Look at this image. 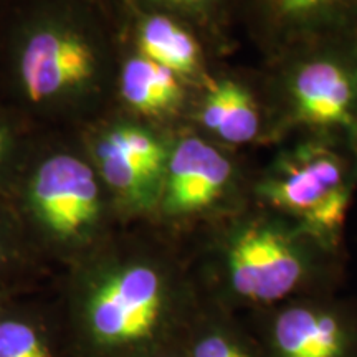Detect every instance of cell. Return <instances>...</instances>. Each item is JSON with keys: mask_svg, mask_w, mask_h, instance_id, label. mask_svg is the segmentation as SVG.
<instances>
[{"mask_svg": "<svg viewBox=\"0 0 357 357\" xmlns=\"http://www.w3.org/2000/svg\"><path fill=\"white\" fill-rule=\"evenodd\" d=\"M181 357H263L250 326L205 294L178 342Z\"/></svg>", "mask_w": 357, "mask_h": 357, "instance_id": "13", "label": "cell"}, {"mask_svg": "<svg viewBox=\"0 0 357 357\" xmlns=\"http://www.w3.org/2000/svg\"><path fill=\"white\" fill-rule=\"evenodd\" d=\"M146 357H181V352H178V346H176V347H171V349L154 352V354L146 356Z\"/></svg>", "mask_w": 357, "mask_h": 357, "instance_id": "17", "label": "cell"}, {"mask_svg": "<svg viewBox=\"0 0 357 357\" xmlns=\"http://www.w3.org/2000/svg\"><path fill=\"white\" fill-rule=\"evenodd\" d=\"M3 261H6V248H3V242L0 238V268H2Z\"/></svg>", "mask_w": 357, "mask_h": 357, "instance_id": "18", "label": "cell"}, {"mask_svg": "<svg viewBox=\"0 0 357 357\" xmlns=\"http://www.w3.org/2000/svg\"><path fill=\"white\" fill-rule=\"evenodd\" d=\"M263 357H357V303L334 293L250 312Z\"/></svg>", "mask_w": 357, "mask_h": 357, "instance_id": "6", "label": "cell"}, {"mask_svg": "<svg viewBox=\"0 0 357 357\" xmlns=\"http://www.w3.org/2000/svg\"><path fill=\"white\" fill-rule=\"evenodd\" d=\"M121 96L144 118H174L187 101V83L166 66L136 53L123 66Z\"/></svg>", "mask_w": 357, "mask_h": 357, "instance_id": "14", "label": "cell"}, {"mask_svg": "<svg viewBox=\"0 0 357 357\" xmlns=\"http://www.w3.org/2000/svg\"><path fill=\"white\" fill-rule=\"evenodd\" d=\"M204 296L159 253L102 258L71 291L58 326L63 357H146L176 347Z\"/></svg>", "mask_w": 357, "mask_h": 357, "instance_id": "1", "label": "cell"}, {"mask_svg": "<svg viewBox=\"0 0 357 357\" xmlns=\"http://www.w3.org/2000/svg\"><path fill=\"white\" fill-rule=\"evenodd\" d=\"M357 192V141L342 132L294 134L255 169L253 202L278 212L331 252H342Z\"/></svg>", "mask_w": 357, "mask_h": 357, "instance_id": "3", "label": "cell"}, {"mask_svg": "<svg viewBox=\"0 0 357 357\" xmlns=\"http://www.w3.org/2000/svg\"><path fill=\"white\" fill-rule=\"evenodd\" d=\"M131 2V0H129ZM134 7L176 17L195 32L225 30L235 22V0H132Z\"/></svg>", "mask_w": 357, "mask_h": 357, "instance_id": "16", "label": "cell"}, {"mask_svg": "<svg viewBox=\"0 0 357 357\" xmlns=\"http://www.w3.org/2000/svg\"><path fill=\"white\" fill-rule=\"evenodd\" d=\"M238 151L199 132L171 141L158 211L166 222L204 217L223 218L252 202L255 169L247 167Z\"/></svg>", "mask_w": 357, "mask_h": 357, "instance_id": "5", "label": "cell"}, {"mask_svg": "<svg viewBox=\"0 0 357 357\" xmlns=\"http://www.w3.org/2000/svg\"><path fill=\"white\" fill-rule=\"evenodd\" d=\"M194 119L208 139L230 149L273 146L255 71L218 73L202 84Z\"/></svg>", "mask_w": 357, "mask_h": 357, "instance_id": "10", "label": "cell"}, {"mask_svg": "<svg viewBox=\"0 0 357 357\" xmlns=\"http://www.w3.org/2000/svg\"><path fill=\"white\" fill-rule=\"evenodd\" d=\"M0 357H63L60 329L38 312L6 305L0 316Z\"/></svg>", "mask_w": 357, "mask_h": 357, "instance_id": "15", "label": "cell"}, {"mask_svg": "<svg viewBox=\"0 0 357 357\" xmlns=\"http://www.w3.org/2000/svg\"><path fill=\"white\" fill-rule=\"evenodd\" d=\"M30 204L35 222L53 243L83 248L95 238L101 220L100 187L83 160L55 155L35 174Z\"/></svg>", "mask_w": 357, "mask_h": 357, "instance_id": "7", "label": "cell"}, {"mask_svg": "<svg viewBox=\"0 0 357 357\" xmlns=\"http://www.w3.org/2000/svg\"><path fill=\"white\" fill-rule=\"evenodd\" d=\"M136 10L137 53L166 66L187 84L200 88L213 77L205 70L202 40L192 26L166 13Z\"/></svg>", "mask_w": 357, "mask_h": 357, "instance_id": "12", "label": "cell"}, {"mask_svg": "<svg viewBox=\"0 0 357 357\" xmlns=\"http://www.w3.org/2000/svg\"><path fill=\"white\" fill-rule=\"evenodd\" d=\"M3 310H6V305H3V303H0V316H2Z\"/></svg>", "mask_w": 357, "mask_h": 357, "instance_id": "20", "label": "cell"}, {"mask_svg": "<svg viewBox=\"0 0 357 357\" xmlns=\"http://www.w3.org/2000/svg\"><path fill=\"white\" fill-rule=\"evenodd\" d=\"M20 56V78L30 100L45 101L78 88L95 75L91 45L63 15H45Z\"/></svg>", "mask_w": 357, "mask_h": 357, "instance_id": "9", "label": "cell"}, {"mask_svg": "<svg viewBox=\"0 0 357 357\" xmlns=\"http://www.w3.org/2000/svg\"><path fill=\"white\" fill-rule=\"evenodd\" d=\"M255 75L273 146L312 131L357 141V29L263 58Z\"/></svg>", "mask_w": 357, "mask_h": 357, "instance_id": "4", "label": "cell"}, {"mask_svg": "<svg viewBox=\"0 0 357 357\" xmlns=\"http://www.w3.org/2000/svg\"><path fill=\"white\" fill-rule=\"evenodd\" d=\"M213 266L208 296L235 312H257L291 298L334 293L344 253L331 252L298 223L252 200L220 218Z\"/></svg>", "mask_w": 357, "mask_h": 357, "instance_id": "2", "label": "cell"}, {"mask_svg": "<svg viewBox=\"0 0 357 357\" xmlns=\"http://www.w3.org/2000/svg\"><path fill=\"white\" fill-rule=\"evenodd\" d=\"M235 22L263 58L357 29V0H235Z\"/></svg>", "mask_w": 357, "mask_h": 357, "instance_id": "8", "label": "cell"}, {"mask_svg": "<svg viewBox=\"0 0 357 357\" xmlns=\"http://www.w3.org/2000/svg\"><path fill=\"white\" fill-rule=\"evenodd\" d=\"M171 142L153 129L126 124L106 134L98 160L106 182L132 212L158 211Z\"/></svg>", "mask_w": 357, "mask_h": 357, "instance_id": "11", "label": "cell"}, {"mask_svg": "<svg viewBox=\"0 0 357 357\" xmlns=\"http://www.w3.org/2000/svg\"><path fill=\"white\" fill-rule=\"evenodd\" d=\"M3 146H6V132H3L2 129H0V154H2Z\"/></svg>", "mask_w": 357, "mask_h": 357, "instance_id": "19", "label": "cell"}]
</instances>
